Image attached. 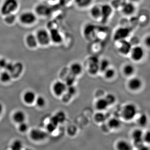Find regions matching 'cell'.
I'll return each mask as SVG.
<instances>
[{
	"mask_svg": "<svg viewBox=\"0 0 150 150\" xmlns=\"http://www.w3.org/2000/svg\"><path fill=\"white\" fill-rule=\"evenodd\" d=\"M109 105L114 104L116 101V98L113 94L108 93L104 98Z\"/></svg>",
	"mask_w": 150,
	"mask_h": 150,
	"instance_id": "obj_34",
	"label": "cell"
},
{
	"mask_svg": "<svg viewBox=\"0 0 150 150\" xmlns=\"http://www.w3.org/2000/svg\"><path fill=\"white\" fill-rule=\"evenodd\" d=\"M30 137L33 141L40 142L47 137V133L39 129H33L30 131Z\"/></svg>",
	"mask_w": 150,
	"mask_h": 150,
	"instance_id": "obj_15",
	"label": "cell"
},
{
	"mask_svg": "<svg viewBox=\"0 0 150 150\" xmlns=\"http://www.w3.org/2000/svg\"><path fill=\"white\" fill-rule=\"evenodd\" d=\"M25 43L27 47L31 49H35L38 46L35 34L32 33H30L26 35L25 38Z\"/></svg>",
	"mask_w": 150,
	"mask_h": 150,
	"instance_id": "obj_14",
	"label": "cell"
},
{
	"mask_svg": "<svg viewBox=\"0 0 150 150\" xmlns=\"http://www.w3.org/2000/svg\"><path fill=\"white\" fill-rule=\"evenodd\" d=\"M125 1H129V0H125Z\"/></svg>",
	"mask_w": 150,
	"mask_h": 150,
	"instance_id": "obj_54",
	"label": "cell"
},
{
	"mask_svg": "<svg viewBox=\"0 0 150 150\" xmlns=\"http://www.w3.org/2000/svg\"><path fill=\"white\" fill-rule=\"evenodd\" d=\"M59 121V123H62L64 122L66 119V115L65 112L61 111L57 112L55 115Z\"/></svg>",
	"mask_w": 150,
	"mask_h": 150,
	"instance_id": "obj_37",
	"label": "cell"
},
{
	"mask_svg": "<svg viewBox=\"0 0 150 150\" xmlns=\"http://www.w3.org/2000/svg\"><path fill=\"white\" fill-rule=\"evenodd\" d=\"M142 85V81L139 78L137 77L132 78L129 81L128 84V87L133 91L139 90Z\"/></svg>",
	"mask_w": 150,
	"mask_h": 150,
	"instance_id": "obj_19",
	"label": "cell"
},
{
	"mask_svg": "<svg viewBox=\"0 0 150 150\" xmlns=\"http://www.w3.org/2000/svg\"><path fill=\"white\" fill-rule=\"evenodd\" d=\"M7 62L4 59H0V68L4 69Z\"/></svg>",
	"mask_w": 150,
	"mask_h": 150,
	"instance_id": "obj_49",
	"label": "cell"
},
{
	"mask_svg": "<svg viewBox=\"0 0 150 150\" xmlns=\"http://www.w3.org/2000/svg\"><path fill=\"white\" fill-rule=\"evenodd\" d=\"M143 140L144 142L146 143H149L150 142V133L149 131H148L145 134L143 135Z\"/></svg>",
	"mask_w": 150,
	"mask_h": 150,
	"instance_id": "obj_46",
	"label": "cell"
},
{
	"mask_svg": "<svg viewBox=\"0 0 150 150\" xmlns=\"http://www.w3.org/2000/svg\"><path fill=\"white\" fill-rule=\"evenodd\" d=\"M3 110V106L1 103H0V114L2 112Z\"/></svg>",
	"mask_w": 150,
	"mask_h": 150,
	"instance_id": "obj_52",
	"label": "cell"
},
{
	"mask_svg": "<svg viewBox=\"0 0 150 150\" xmlns=\"http://www.w3.org/2000/svg\"><path fill=\"white\" fill-rule=\"evenodd\" d=\"M99 61L98 58L95 56H91L89 58L88 70L90 74L95 75L99 71Z\"/></svg>",
	"mask_w": 150,
	"mask_h": 150,
	"instance_id": "obj_10",
	"label": "cell"
},
{
	"mask_svg": "<svg viewBox=\"0 0 150 150\" xmlns=\"http://www.w3.org/2000/svg\"><path fill=\"white\" fill-rule=\"evenodd\" d=\"M143 135V131L139 129H136L132 133V137L134 141V145L139 149H141L144 146Z\"/></svg>",
	"mask_w": 150,
	"mask_h": 150,
	"instance_id": "obj_11",
	"label": "cell"
},
{
	"mask_svg": "<svg viewBox=\"0 0 150 150\" xmlns=\"http://www.w3.org/2000/svg\"><path fill=\"white\" fill-rule=\"evenodd\" d=\"M12 77L10 73L7 71H5L0 75V79L3 82H8L11 81Z\"/></svg>",
	"mask_w": 150,
	"mask_h": 150,
	"instance_id": "obj_32",
	"label": "cell"
},
{
	"mask_svg": "<svg viewBox=\"0 0 150 150\" xmlns=\"http://www.w3.org/2000/svg\"><path fill=\"white\" fill-rule=\"evenodd\" d=\"M141 1V0H129V1L131 2L134 3L136 4L139 2Z\"/></svg>",
	"mask_w": 150,
	"mask_h": 150,
	"instance_id": "obj_51",
	"label": "cell"
},
{
	"mask_svg": "<svg viewBox=\"0 0 150 150\" xmlns=\"http://www.w3.org/2000/svg\"><path fill=\"white\" fill-rule=\"evenodd\" d=\"M148 122V118L145 114H142L138 119V123L140 126H144L146 125Z\"/></svg>",
	"mask_w": 150,
	"mask_h": 150,
	"instance_id": "obj_39",
	"label": "cell"
},
{
	"mask_svg": "<svg viewBox=\"0 0 150 150\" xmlns=\"http://www.w3.org/2000/svg\"><path fill=\"white\" fill-rule=\"evenodd\" d=\"M67 93L69 94L71 96H72L74 95L76 93V88L73 85L67 86Z\"/></svg>",
	"mask_w": 150,
	"mask_h": 150,
	"instance_id": "obj_44",
	"label": "cell"
},
{
	"mask_svg": "<svg viewBox=\"0 0 150 150\" xmlns=\"http://www.w3.org/2000/svg\"><path fill=\"white\" fill-rule=\"evenodd\" d=\"M77 131L76 127L74 126H71L68 127L67 132L71 136H74L76 135Z\"/></svg>",
	"mask_w": 150,
	"mask_h": 150,
	"instance_id": "obj_40",
	"label": "cell"
},
{
	"mask_svg": "<svg viewBox=\"0 0 150 150\" xmlns=\"http://www.w3.org/2000/svg\"><path fill=\"white\" fill-rule=\"evenodd\" d=\"M23 70V64L21 62L13 64V69L10 73L12 78H17L18 77Z\"/></svg>",
	"mask_w": 150,
	"mask_h": 150,
	"instance_id": "obj_20",
	"label": "cell"
},
{
	"mask_svg": "<svg viewBox=\"0 0 150 150\" xmlns=\"http://www.w3.org/2000/svg\"><path fill=\"white\" fill-rule=\"evenodd\" d=\"M35 102L38 107H43L45 106L46 103V99L43 96H39L36 97Z\"/></svg>",
	"mask_w": 150,
	"mask_h": 150,
	"instance_id": "obj_38",
	"label": "cell"
},
{
	"mask_svg": "<svg viewBox=\"0 0 150 150\" xmlns=\"http://www.w3.org/2000/svg\"><path fill=\"white\" fill-rule=\"evenodd\" d=\"M73 1H74V0H73Z\"/></svg>",
	"mask_w": 150,
	"mask_h": 150,
	"instance_id": "obj_55",
	"label": "cell"
},
{
	"mask_svg": "<svg viewBox=\"0 0 150 150\" xmlns=\"http://www.w3.org/2000/svg\"><path fill=\"white\" fill-rule=\"evenodd\" d=\"M89 13L94 20L100 21L101 18V5L97 4L92 6L91 8Z\"/></svg>",
	"mask_w": 150,
	"mask_h": 150,
	"instance_id": "obj_16",
	"label": "cell"
},
{
	"mask_svg": "<svg viewBox=\"0 0 150 150\" xmlns=\"http://www.w3.org/2000/svg\"><path fill=\"white\" fill-rule=\"evenodd\" d=\"M13 64L11 63H8L7 62L4 69L6 71L10 73L13 69Z\"/></svg>",
	"mask_w": 150,
	"mask_h": 150,
	"instance_id": "obj_45",
	"label": "cell"
},
{
	"mask_svg": "<svg viewBox=\"0 0 150 150\" xmlns=\"http://www.w3.org/2000/svg\"><path fill=\"white\" fill-rule=\"evenodd\" d=\"M101 18L100 22L105 23L108 21L113 12V8L110 4H104L101 5Z\"/></svg>",
	"mask_w": 150,
	"mask_h": 150,
	"instance_id": "obj_8",
	"label": "cell"
},
{
	"mask_svg": "<svg viewBox=\"0 0 150 150\" xmlns=\"http://www.w3.org/2000/svg\"><path fill=\"white\" fill-rule=\"evenodd\" d=\"M126 2L125 0H112L110 4L113 9L120 10Z\"/></svg>",
	"mask_w": 150,
	"mask_h": 150,
	"instance_id": "obj_30",
	"label": "cell"
},
{
	"mask_svg": "<svg viewBox=\"0 0 150 150\" xmlns=\"http://www.w3.org/2000/svg\"><path fill=\"white\" fill-rule=\"evenodd\" d=\"M4 21L8 25H12L15 23L16 20V17L15 13L10 14L4 16Z\"/></svg>",
	"mask_w": 150,
	"mask_h": 150,
	"instance_id": "obj_28",
	"label": "cell"
},
{
	"mask_svg": "<svg viewBox=\"0 0 150 150\" xmlns=\"http://www.w3.org/2000/svg\"><path fill=\"white\" fill-rule=\"evenodd\" d=\"M34 12L38 17H47L52 13V10L50 6L45 4H40L35 6Z\"/></svg>",
	"mask_w": 150,
	"mask_h": 150,
	"instance_id": "obj_9",
	"label": "cell"
},
{
	"mask_svg": "<svg viewBox=\"0 0 150 150\" xmlns=\"http://www.w3.org/2000/svg\"><path fill=\"white\" fill-rule=\"evenodd\" d=\"M129 55L133 61L139 62L142 60L144 56V50L142 46L135 45L132 46Z\"/></svg>",
	"mask_w": 150,
	"mask_h": 150,
	"instance_id": "obj_6",
	"label": "cell"
},
{
	"mask_svg": "<svg viewBox=\"0 0 150 150\" xmlns=\"http://www.w3.org/2000/svg\"><path fill=\"white\" fill-rule=\"evenodd\" d=\"M96 27L93 24H87L84 28V37L88 40H91L96 35Z\"/></svg>",
	"mask_w": 150,
	"mask_h": 150,
	"instance_id": "obj_18",
	"label": "cell"
},
{
	"mask_svg": "<svg viewBox=\"0 0 150 150\" xmlns=\"http://www.w3.org/2000/svg\"><path fill=\"white\" fill-rule=\"evenodd\" d=\"M49 31L51 42L54 44H60L63 42L64 38L59 29L53 28L49 30Z\"/></svg>",
	"mask_w": 150,
	"mask_h": 150,
	"instance_id": "obj_13",
	"label": "cell"
},
{
	"mask_svg": "<svg viewBox=\"0 0 150 150\" xmlns=\"http://www.w3.org/2000/svg\"><path fill=\"white\" fill-rule=\"evenodd\" d=\"M121 125V121L115 118H112L110 119L108 122V126L111 129H117L120 127Z\"/></svg>",
	"mask_w": 150,
	"mask_h": 150,
	"instance_id": "obj_27",
	"label": "cell"
},
{
	"mask_svg": "<svg viewBox=\"0 0 150 150\" xmlns=\"http://www.w3.org/2000/svg\"><path fill=\"white\" fill-rule=\"evenodd\" d=\"M131 30L127 26H120L116 29L113 34V39L115 41L125 40L130 36Z\"/></svg>",
	"mask_w": 150,
	"mask_h": 150,
	"instance_id": "obj_5",
	"label": "cell"
},
{
	"mask_svg": "<svg viewBox=\"0 0 150 150\" xmlns=\"http://www.w3.org/2000/svg\"><path fill=\"white\" fill-rule=\"evenodd\" d=\"M109 106L107 101L104 98H100L97 100L95 103V107L98 110L103 111L107 109Z\"/></svg>",
	"mask_w": 150,
	"mask_h": 150,
	"instance_id": "obj_24",
	"label": "cell"
},
{
	"mask_svg": "<svg viewBox=\"0 0 150 150\" xmlns=\"http://www.w3.org/2000/svg\"><path fill=\"white\" fill-rule=\"evenodd\" d=\"M36 98L35 93L31 91H26L23 96V100L25 102L28 104H32L35 102Z\"/></svg>",
	"mask_w": 150,
	"mask_h": 150,
	"instance_id": "obj_22",
	"label": "cell"
},
{
	"mask_svg": "<svg viewBox=\"0 0 150 150\" xmlns=\"http://www.w3.org/2000/svg\"><path fill=\"white\" fill-rule=\"evenodd\" d=\"M144 43L146 46H148V47H149L150 46V38L149 36H147L146 38L145 39Z\"/></svg>",
	"mask_w": 150,
	"mask_h": 150,
	"instance_id": "obj_50",
	"label": "cell"
},
{
	"mask_svg": "<svg viewBox=\"0 0 150 150\" xmlns=\"http://www.w3.org/2000/svg\"><path fill=\"white\" fill-rule=\"evenodd\" d=\"M67 86L62 81L56 82L53 86V90L54 94L57 96L63 95L67 91Z\"/></svg>",
	"mask_w": 150,
	"mask_h": 150,
	"instance_id": "obj_17",
	"label": "cell"
},
{
	"mask_svg": "<svg viewBox=\"0 0 150 150\" xmlns=\"http://www.w3.org/2000/svg\"><path fill=\"white\" fill-rule=\"evenodd\" d=\"M117 42V48L118 52L123 56H126L129 55L132 48V44L127 39L119 40Z\"/></svg>",
	"mask_w": 150,
	"mask_h": 150,
	"instance_id": "obj_7",
	"label": "cell"
},
{
	"mask_svg": "<svg viewBox=\"0 0 150 150\" xmlns=\"http://www.w3.org/2000/svg\"><path fill=\"white\" fill-rule=\"evenodd\" d=\"M105 77L107 79H111L114 77L115 75V70L112 68H108L104 72Z\"/></svg>",
	"mask_w": 150,
	"mask_h": 150,
	"instance_id": "obj_36",
	"label": "cell"
},
{
	"mask_svg": "<svg viewBox=\"0 0 150 150\" xmlns=\"http://www.w3.org/2000/svg\"><path fill=\"white\" fill-rule=\"evenodd\" d=\"M137 8L135 4L130 1H126L120 10L125 16H130L134 14Z\"/></svg>",
	"mask_w": 150,
	"mask_h": 150,
	"instance_id": "obj_12",
	"label": "cell"
},
{
	"mask_svg": "<svg viewBox=\"0 0 150 150\" xmlns=\"http://www.w3.org/2000/svg\"><path fill=\"white\" fill-rule=\"evenodd\" d=\"M23 148V144L21 141L16 140L12 143L11 149L13 150H20Z\"/></svg>",
	"mask_w": 150,
	"mask_h": 150,
	"instance_id": "obj_35",
	"label": "cell"
},
{
	"mask_svg": "<svg viewBox=\"0 0 150 150\" xmlns=\"http://www.w3.org/2000/svg\"><path fill=\"white\" fill-rule=\"evenodd\" d=\"M75 76L71 74V76L68 77L67 79L66 85L67 86L73 85V83H74L75 81Z\"/></svg>",
	"mask_w": 150,
	"mask_h": 150,
	"instance_id": "obj_43",
	"label": "cell"
},
{
	"mask_svg": "<svg viewBox=\"0 0 150 150\" xmlns=\"http://www.w3.org/2000/svg\"><path fill=\"white\" fill-rule=\"evenodd\" d=\"M109 66L110 63L107 59H103L101 61H99V71L104 72L105 70L109 68Z\"/></svg>",
	"mask_w": 150,
	"mask_h": 150,
	"instance_id": "obj_31",
	"label": "cell"
},
{
	"mask_svg": "<svg viewBox=\"0 0 150 150\" xmlns=\"http://www.w3.org/2000/svg\"><path fill=\"white\" fill-rule=\"evenodd\" d=\"M19 6V0H4L0 7V13L3 16L15 13Z\"/></svg>",
	"mask_w": 150,
	"mask_h": 150,
	"instance_id": "obj_1",
	"label": "cell"
},
{
	"mask_svg": "<svg viewBox=\"0 0 150 150\" xmlns=\"http://www.w3.org/2000/svg\"><path fill=\"white\" fill-rule=\"evenodd\" d=\"M57 127L56 125L50 122L47 124L46 129L49 133H53L57 129Z\"/></svg>",
	"mask_w": 150,
	"mask_h": 150,
	"instance_id": "obj_42",
	"label": "cell"
},
{
	"mask_svg": "<svg viewBox=\"0 0 150 150\" xmlns=\"http://www.w3.org/2000/svg\"><path fill=\"white\" fill-rule=\"evenodd\" d=\"M95 121H96L97 123H102V122H104L105 121V115L102 112H98L96 113L95 115H94Z\"/></svg>",
	"mask_w": 150,
	"mask_h": 150,
	"instance_id": "obj_33",
	"label": "cell"
},
{
	"mask_svg": "<svg viewBox=\"0 0 150 150\" xmlns=\"http://www.w3.org/2000/svg\"><path fill=\"white\" fill-rule=\"evenodd\" d=\"M48 1L51 2H55L59 0H47Z\"/></svg>",
	"mask_w": 150,
	"mask_h": 150,
	"instance_id": "obj_53",
	"label": "cell"
},
{
	"mask_svg": "<svg viewBox=\"0 0 150 150\" xmlns=\"http://www.w3.org/2000/svg\"><path fill=\"white\" fill-rule=\"evenodd\" d=\"M38 16L34 12L26 11L21 14L18 19L20 22L25 26H30L35 24L37 21Z\"/></svg>",
	"mask_w": 150,
	"mask_h": 150,
	"instance_id": "obj_2",
	"label": "cell"
},
{
	"mask_svg": "<svg viewBox=\"0 0 150 150\" xmlns=\"http://www.w3.org/2000/svg\"><path fill=\"white\" fill-rule=\"evenodd\" d=\"M26 116L24 112L22 110H18L15 112L13 115L14 121L17 123H19L25 122Z\"/></svg>",
	"mask_w": 150,
	"mask_h": 150,
	"instance_id": "obj_25",
	"label": "cell"
},
{
	"mask_svg": "<svg viewBox=\"0 0 150 150\" xmlns=\"http://www.w3.org/2000/svg\"><path fill=\"white\" fill-rule=\"evenodd\" d=\"M28 126L27 123L25 122L19 123L18 126V129L22 133L26 132L28 130Z\"/></svg>",
	"mask_w": 150,
	"mask_h": 150,
	"instance_id": "obj_41",
	"label": "cell"
},
{
	"mask_svg": "<svg viewBox=\"0 0 150 150\" xmlns=\"http://www.w3.org/2000/svg\"><path fill=\"white\" fill-rule=\"evenodd\" d=\"M75 4L79 8L86 9L91 5L93 0H74Z\"/></svg>",
	"mask_w": 150,
	"mask_h": 150,
	"instance_id": "obj_23",
	"label": "cell"
},
{
	"mask_svg": "<svg viewBox=\"0 0 150 150\" xmlns=\"http://www.w3.org/2000/svg\"><path fill=\"white\" fill-rule=\"evenodd\" d=\"M82 66L81 64L78 62L73 63L70 67V71L71 74L75 76L80 74L82 72Z\"/></svg>",
	"mask_w": 150,
	"mask_h": 150,
	"instance_id": "obj_21",
	"label": "cell"
},
{
	"mask_svg": "<svg viewBox=\"0 0 150 150\" xmlns=\"http://www.w3.org/2000/svg\"><path fill=\"white\" fill-rule=\"evenodd\" d=\"M135 71L134 66L131 64H127L123 68V72L126 76L133 75Z\"/></svg>",
	"mask_w": 150,
	"mask_h": 150,
	"instance_id": "obj_29",
	"label": "cell"
},
{
	"mask_svg": "<svg viewBox=\"0 0 150 150\" xmlns=\"http://www.w3.org/2000/svg\"><path fill=\"white\" fill-rule=\"evenodd\" d=\"M137 110L136 105L132 103L126 105L123 108L121 115L126 121H131L137 115Z\"/></svg>",
	"mask_w": 150,
	"mask_h": 150,
	"instance_id": "obj_4",
	"label": "cell"
},
{
	"mask_svg": "<svg viewBox=\"0 0 150 150\" xmlns=\"http://www.w3.org/2000/svg\"><path fill=\"white\" fill-rule=\"evenodd\" d=\"M35 35L38 45L43 47H46L49 46L51 43L50 33L48 30L45 28H40L38 30Z\"/></svg>",
	"mask_w": 150,
	"mask_h": 150,
	"instance_id": "obj_3",
	"label": "cell"
},
{
	"mask_svg": "<svg viewBox=\"0 0 150 150\" xmlns=\"http://www.w3.org/2000/svg\"><path fill=\"white\" fill-rule=\"evenodd\" d=\"M72 96H71L68 93H66V94L64 95V96H63V101L65 102H69L70 100L71 99V98H72Z\"/></svg>",
	"mask_w": 150,
	"mask_h": 150,
	"instance_id": "obj_47",
	"label": "cell"
},
{
	"mask_svg": "<svg viewBox=\"0 0 150 150\" xmlns=\"http://www.w3.org/2000/svg\"><path fill=\"white\" fill-rule=\"evenodd\" d=\"M116 147L119 150H130L132 149L130 144L124 140L119 141L116 145Z\"/></svg>",
	"mask_w": 150,
	"mask_h": 150,
	"instance_id": "obj_26",
	"label": "cell"
},
{
	"mask_svg": "<svg viewBox=\"0 0 150 150\" xmlns=\"http://www.w3.org/2000/svg\"><path fill=\"white\" fill-rule=\"evenodd\" d=\"M73 0H59L58 1L62 6H67Z\"/></svg>",
	"mask_w": 150,
	"mask_h": 150,
	"instance_id": "obj_48",
	"label": "cell"
}]
</instances>
